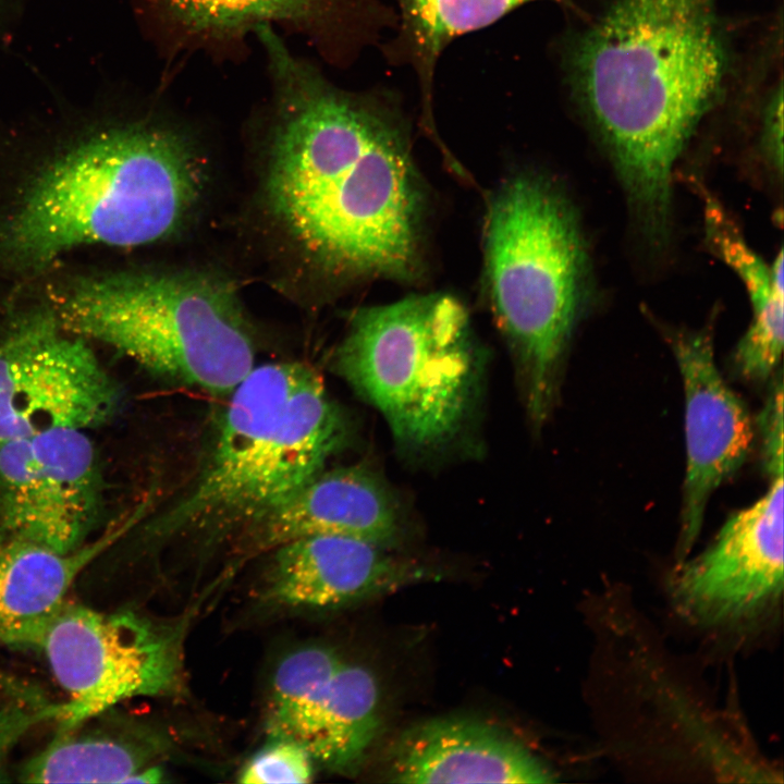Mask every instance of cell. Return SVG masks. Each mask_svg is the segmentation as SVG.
I'll list each match as a JSON object with an SVG mask.
<instances>
[{"instance_id":"8992f818","label":"cell","mask_w":784,"mask_h":784,"mask_svg":"<svg viewBox=\"0 0 784 784\" xmlns=\"http://www.w3.org/2000/svg\"><path fill=\"white\" fill-rule=\"evenodd\" d=\"M57 319L63 330L215 396H229L255 367L236 290L210 273L122 272L83 280L63 297Z\"/></svg>"},{"instance_id":"277c9868","label":"cell","mask_w":784,"mask_h":784,"mask_svg":"<svg viewBox=\"0 0 784 784\" xmlns=\"http://www.w3.org/2000/svg\"><path fill=\"white\" fill-rule=\"evenodd\" d=\"M200 475L160 531L241 530L324 469L346 422L322 378L298 362L254 367L228 396Z\"/></svg>"},{"instance_id":"484cf974","label":"cell","mask_w":784,"mask_h":784,"mask_svg":"<svg viewBox=\"0 0 784 784\" xmlns=\"http://www.w3.org/2000/svg\"><path fill=\"white\" fill-rule=\"evenodd\" d=\"M762 148L773 170L781 175L783 169V87L781 83L768 102L762 130Z\"/></svg>"},{"instance_id":"ffe728a7","label":"cell","mask_w":784,"mask_h":784,"mask_svg":"<svg viewBox=\"0 0 784 784\" xmlns=\"http://www.w3.org/2000/svg\"><path fill=\"white\" fill-rule=\"evenodd\" d=\"M380 725L376 676L368 667L343 660L330 682L308 751L315 763L350 775L364 761Z\"/></svg>"},{"instance_id":"ba28073f","label":"cell","mask_w":784,"mask_h":784,"mask_svg":"<svg viewBox=\"0 0 784 784\" xmlns=\"http://www.w3.org/2000/svg\"><path fill=\"white\" fill-rule=\"evenodd\" d=\"M38 650L66 696L57 703L58 730L127 699L173 695L182 686L181 628L133 611L102 612L68 601Z\"/></svg>"},{"instance_id":"30bf717a","label":"cell","mask_w":784,"mask_h":784,"mask_svg":"<svg viewBox=\"0 0 784 784\" xmlns=\"http://www.w3.org/2000/svg\"><path fill=\"white\" fill-rule=\"evenodd\" d=\"M56 316L36 314L0 341V441L56 428L86 430L120 408L118 383Z\"/></svg>"},{"instance_id":"5b68a950","label":"cell","mask_w":784,"mask_h":784,"mask_svg":"<svg viewBox=\"0 0 784 784\" xmlns=\"http://www.w3.org/2000/svg\"><path fill=\"white\" fill-rule=\"evenodd\" d=\"M485 245L492 308L514 350L529 417L540 426L556 401L566 351L589 299L583 230L552 183L520 174L492 199Z\"/></svg>"},{"instance_id":"d6986e66","label":"cell","mask_w":784,"mask_h":784,"mask_svg":"<svg viewBox=\"0 0 784 784\" xmlns=\"http://www.w3.org/2000/svg\"><path fill=\"white\" fill-rule=\"evenodd\" d=\"M151 757L140 731L109 720L103 712L58 730L20 776L27 783H132Z\"/></svg>"},{"instance_id":"ac0fdd59","label":"cell","mask_w":784,"mask_h":784,"mask_svg":"<svg viewBox=\"0 0 784 784\" xmlns=\"http://www.w3.org/2000/svg\"><path fill=\"white\" fill-rule=\"evenodd\" d=\"M706 243L734 270L750 298L752 318L733 354V369L743 380L762 383L775 375L783 353V252L771 265L746 243L720 201L703 186Z\"/></svg>"},{"instance_id":"7c38bea8","label":"cell","mask_w":784,"mask_h":784,"mask_svg":"<svg viewBox=\"0 0 784 784\" xmlns=\"http://www.w3.org/2000/svg\"><path fill=\"white\" fill-rule=\"evenodd\" d=\"M732 514L698 556L678 563L671 592L678 609L707 625L749 622L783 590V474Z\"/></svg>"},{"instance_id":"6da1fadb","label":"cell","mask_w":784,"mask_h":784,"mask_svg":"<svg viewBox=\"0 0 784 784\" xmlns=\"http://www.w3.org/2000/svg\"><path fill=\"white\" fill-rule=\"evenodd\" d=\"M255 38L269 82L273 213L329 270L408 278L418 261L421 193L396 101L336 86L272 26Z\"/></svg>"},{"instance_id":"7402d4cb","label":"cell","mask_w":784,"mask_h":784,"mask_svg":"<svg viewBox=\"0 0 784 784\" xmlns=\"http://www.w3.org/2000/svg\"><path fill=\"white\" fill-rule=\"evenodd\" d=\"M342 661L332 648L315 645L296 649L280 661L266 714L270 738L290 739L308 750L330 682Z\"/></svg>"},{"instance_id":"4316f807","label":"cell","mask_w":784,"mask_h":784,"mask_svg":"<svg viewBox=\"0 0 784 784\" xmlns=\"http://www.w3.org/2000/svg\"><path fill=\"white\" fill-rule=\"evenodd\" d=\"M4 539H5L4 535L0 532V546H1V543L3 542Z\"/></svg>"},{"instance_id":"e0dca14e","label":"cell","mask_w":784,"mask_h":784,"mask_svg":"<svg viewBox=\"0 0 784 784\" xmlns=\"http://www.w3.org/2000/svg\"><path fill=\"white\" fill-rule=\"evenodd\" d=\"M120 532L110 530L66 552L5 538L0 546V644L38 650L78 575Z\"/></svg>"},{"instance_id":"603a6c76","label":"cell","mask_w":784,"mask_h":784,"mask_svg":"<svg viewBox=\"0 0 784 784\" xmlns=\"http://www.w3.org/2000/svg\"><path fill=\"white\" fill-rule=\"evenodd\" d=\"M315 761L301 744L282 738L270 742L246 763L238 781L244 784L309 783Z\"/></svg>"},{"instance_id":"2e32d148","label":"cell","mask_w":784,"mask_h":784,"mask_svg":"<svg viewBox=\"0 0 784 784\" xmlns=\"http://www.w3.org/2000/svg\"><path fill=\"white\" fill-rule=\"evenodd\" d=\"M393 783H549L554 774L526 746L495 725L437 718L406 731L388 769Z\"/></svg>"},{"instance_id":"44dd1931","label":"cell","mask_w":784,"mask_h":784,"mask_svg":"<svg viewBox=\"0 0 784 784\" xmlns=\"http://www.w3.org/2000/svg\"><path fill=\"white\" fill-rule=\"evenodd\" d=\"M399 34L388 46L393 61L407 62L417 72L426 108L441 51L457 36L491 25L532 0H395Z\"/></svg>"},{"instance_id":"9a60e30c","label":"cell","mask_w":784,"mask_h":784,"mask_svg":"<svg viewBox=\"0 0 784 784\" xmlns=\"http://www.w3.org/2000/svg\"><path fill=\"white\" fill-rule=\"evenodd\" d=\"M249 553L272 551L313 535H336L390 548L400 536V513L389 490L359 466L314 476L242 528Z\"/></svg>"},{"instance_id":"9c48e42d","label":"cell","mask_w":784,"mask_h":784,"mask_svg":"<svg viewBox=\"0 0 784 784\" xmlns=\"http://www.w3.org/2000/svg\"><path fill=\"white\" fill-rule=\"evenodd\" d=\"M167 65L201 56L243 61L269 25L304 38L329 64L347 65L396 14L377 0H137Z\"/></svg>"},{"instance_id":"3957f363","label":"cell","mask_w":784,"mask_h":784,"mask_svg":"<svg viewBox=\"0 0 784 784\" xmlns=\"http://www.w3.org/2000/svg\"><path fill=\"white\" fill-rule=\"evenodd\" d=\"M199 187L193 143L167 118L109 128L36 179L0 233V257L34 269L79 245L160 241L183 223Z\"/></svg>"},{"instance_id":"7a4b0ae2","label":"cell","mask_w":784,"mask_h":784,"mask_svg":"<svg viewBox=\"0 0 784 784\" xmlns=\"http://www.w3.org/2000/svg\"><path fill=\"white\" fill-rule=\"evenodd\" d=\"M725 70L714 0H612L571 49L573 94L653 247L670 237L673 171Z\"/></svg>"},{"instance_id":"5bb4252c","label":"cell","mask_w":784,"mask_h":784,"mask_svg":"<svg viewBox=\"0 0 784 784\" xmlns=\"http://www.w3.org/2000/svg\"><path fill=\"white\" fill-rule=\"evenodd\" d=\"M261 599L287 609H330L392 591L424 575L362 539L313 535L272 551Z\"/></svg>"},{"instance_id":"52a82bcc","label":"cell","mask_w":784,"mask_h":784,"mask_svg":"<svg viewBox=\"0 0 784 784\" xmlns=\"http://www.w3.org/2000/svg\"><path fill=\"white\" fill-rule=\"evenodd\" d=\"M481 366L466 309L436 293L360 309L334 356L339 376L380 412L399 443L417 450L460 431Z\"/></svg>"},{"instance_id":"cb8c5ba5","label":"cell","mask_w":784,"mask_h":784,"mask_svg":"<svg viewBox=\"0 0 784 784\" xmlns=\"http://www.w3.org/2000/svg\"><path fill=\"white\" fill-rule=\"evenodd\" d=\"M57 710V703L35 707L20 703L0 706V783L8 781L7 765L14 747L34 726L54 720Z\"/></svg>"},{"instance_id":"4fadbf2b","label":"cell","mask_w":784,"mask_h":784,"mask_svg":"<svg viewBox=\"0 0 784 784\" xmlns=\"http://www.w3.org/2000/svg\"><path fill=\"white\" fill-rule=\"evenodd\" d=\"M677 363L685 399L686 473L676 547L684 561L699 537L709 500L745 463L754 425L715 364L712 323L699 330L662 329Z\"/></svg>"},{"instance_id":"d4e9b609","label":"cell","mask_w":784,"mask_h":784,"mask_svg":"<svg viewBox=\"0 0 784 784\" xmlns=\"http://www.w3.org/2000/svg\"><path fill=\"white\" fill-rule=\"evenodd\" d=\"M757 426L761 436L762 464L768 477L783 474V381L773 378Z\"/></svg>"},{"instance_id":"8fae6325","label":"cell","mask_w":784,"mask_h":784,"mask_svg":"<svg viewBox=\"0 0 784 784\" xmlns=\"http://www.w3.org/2000/svg\"><path fill=\"white\" fill-rule=\"evenodd\" d=\"M102 480L85 430L56 428L0 441V532L58 551L86 542Z\"/></svg>"}]
</instances>
